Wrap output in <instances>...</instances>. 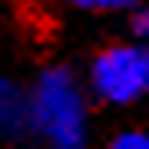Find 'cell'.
I'll use <instances>...</instances> for the list:
<instances>
[{"label":"cell","mask_w":149,"mask_h":149,"mask_svg":"<svg viewBox=\"0 0 149 149\" xmlns=\"http://www.w3.org/2000/svg\"><path fill=\"white\" fill-rule=\"evenodd\" d=\"M32 128L53 149L85 146V103L68 71H46L32 92Z\"/></svg>","instance_id":"obj_1"},{"label":"cell","mask_w":149,"mask_h":149,"mask_svg":"<svg viewBox=\"0 0 149 149\" xmlns=\"http://www.w3.org/2000/svg\"><path fill=\"white\" fill-rule=\"evenodd\" d=\"M92 89L107 103H132L149 92V53L135 46H110L92 64Z\"/></svg>","instance_id":"obj_2"},{"label":"cell","mask_w":149,"mask_h":149,"mask_svg":"<svg viewBox=\"0 0 149 149\" xmlns=\"http://www.w3.org/2000/svg\"><path fill=\"white\" fill-rule=\"evenodd\" d=\"M32 128V100L18 85L0 82V132L18 139Z\"/></svg>","instance_id":"obj_3"},{"label":"cell","mask_w":149,"mask_h":149,"mask_svg":"<svg viewBox=\"0 0 149 149\" xmlns=\"http://www.w3.org/2000/svg\"><path fill=\"white\" fill-rule=\"evenodd\" d=\"M110 149H149V132H121Z\"/></svg>","instance_id":"obj_4"},{"label":"cell","mask_w":149,"mask_h":149,"mask_svg":"<svg viewBox=\"0 0 149 149\" xmlns=\"http://www.w3.org/2000/svg\"><path fill=\"white\" fill-rule=\"evenodd\" d=\"M78 7H132L135 0H71Z\"/></svg>","instance_id":"obj_5"},{"label":"cell","mask_w":149,"mask_h":149,"mask_svg":"<svg viewBox=\"0 0 149 149\" xmlns=\"http://www.w3.org/2000/svg\"><path fill=\"white\" fill-rule=\"evenodd\" d=\"M139 32H142V36H149V11H142V14H139Z\"/></svg>","instance_id":"obj_6"}]
</instances>
